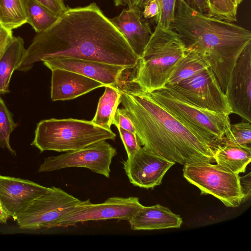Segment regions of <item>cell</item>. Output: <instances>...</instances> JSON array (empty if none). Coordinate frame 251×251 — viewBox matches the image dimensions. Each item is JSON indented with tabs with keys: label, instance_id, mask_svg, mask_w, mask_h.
Here are the masks:
<instances>
[{
	"label": "cell",
	"instance_id": "obj_1",
	"mask_svg": "<svg viewBox=\"0 0 251 251\" xmlns=\"http://www.w3.org/2000/svg\"><path fill=\"white\" fill-rule=\"evenodd\" d=\"M54 57L75 58L134 68L139 59L126 38L96 3L68 7L45 31L34 36L17 70Z\"/></svg>",
	"mask_w": 251,
	"mask_h": 251
},
{
	"label": "cell",
	"instance_id": "obj_2",
	"mask_svg": "<svg viewBox=\"0 0 251 251\" xmlns=\"http://www.w3.org/2000/svg\"><path fill=\"white\" fill-rule=\"evenodd\" d=\"M117 86L121 103L140 143L149 151L181 165L215 162L211 148L130 78Z\"/></svg>",
	"mask_w": 251,
	"mask_h": 251
},
{
	"label": "cell",
	"instance_id": "obj_3",
	"mask_svg": "<svg viewBox=\"0 0 251 251\" xmlns=\"http://www.w3.org/2000/svg\"><path fill=\"white\" fill-rule=\"evenodd\" d=\"M173 29L185 48L204 59L225 93L233 67L242 50L251 42L250 30L201 14L183 0H176Z\"/></svg>",
	"mask_w": 251,
	"mask_h": 251
},
{
	"label": "cell",
	"instance_id": "obj_4",
	"mask_svg": "<svg viewBox=\"0 0 251 251\" xmlns=\"http://www.w3.org/2000/svg\"><path fill=\"white\" fill-rule=\"evenodd\" d=\"M186 51L176 31L156 25L129 78L147 93L162 89Z\"/></svg>",
	"mask_w": 251,
	"mask_h": 251
},
{
	"label": "cell",
	"instance_id": "obj_5",
	"mask_svg": "<svg viewBox=\"0 0 251 251\" xmlns=\"http://www.w3.org/2000/svg\"><path fill=\"white\" fill-rule=\"evenodd\" d=\"M31 145L46 151L67 152L106 140L114 141L116 134L91 121L73 118H51L41 121L35 130Z\"/></svg>",
	"mask_w": 251,
	"mask_h": 251
},
{
	"label": "cell",
	"instance_id": "obj_6",
	"mask_svg": "<svg viewBox=\"0 0 251 251\" xmlns=\"http://www.w3.org/2000/svg\"><path fill=\"white\" fill-rule=\"evenodd\" d=\"M149 94L167 111L204 140L212 151L230 127L229 116L197 106L165 87Z\"/></svg>",
	"mask_w": 251,
	"mask_h": 251
},
{
	"label": "cell",
	"instance_id": "obj_7",
	"mask_svg": "<svg viewBox=\"0 0 251 251\" xmlns=\"http://www.w3.org/2000/svg\"><path fill=\"white\" fill-rule=\"evenodd\" d=\"M184 177L197 187L201 195H211L226 207H237L243 202L239 174L213 163L195 162L184 165Z\"/></svg>",
	"mask_w": 251,
	"mask_h": 251
},
{
	"label": "cell",
	"instance_id": "obj_8",
	"mask_svg": "<svg viewBox=\"0 0 251 251\" xmlns=\"http://www.w3.org/2000/svg\"><path fill=\"white\" fill-rule=\"evenodd\" d=\"M33 201L14 219L21 229L53 228L56 222L71 211L81 200L54 186Z\"/></svg>",
	"mask_w": 251,
	"mask_h": 251
},
{
	"label": "cell",
	"instance_id": "obj_9",
	"mask_svg": "<svg viewBox=\"0 0 251 251\" xmlns=\"http://www.w3.org/2000/svg\"><path fill=\"white\" fill-rule=\"evenodd\" d=\"M164 87L203 109L229 116L232 113L225 93L210 68L177 83Z\"/></svg>",
	"mask_w": 251,
	"mask_h": 251
},
{
	"label": "cell",
	"instance_id": "obj_10",
	"mask_svg": "<svg viewBox=\"0 0 251 251\" xmlns=\"http://www.w3.org/2000/svg\"><path fill=\"white\" fill-rule=\"evenodd\" d=\"M143 206L136 197H113L100 203H93L89 199L81 201L56 222L53 228L67 227L90 221L117 219L129 222Z\"/></svg>",
	"mask_w": 251,
	"mask_h": 251
},
{
	"label": "cell",
	"instance_id": "obj_11",
	"mask_svg": "<svg viewBox=\"0 0 251 251\" xmlns=\"http://www.w3.org/2000/svg\"><path fill=\"white\" fill-rule=\"evenodd\" d=\"M117 150L106 140L85 148L45 158L38 172H49L71 167H83L109 178L110 165Z\"/></svg>",
	"mask_w": 251,
	"mask_h": 251
},
{
	"label": "cell",
	"instance_id": "obj_12",
	"mask_svg": "<svg viewBox=\"0 0 251 251\" xmlns=\"http://www.w3.org/2000/svg\"><path fill=\"white\" fill-rule=\"evenodd\" d=\"M225 94L232 113L251 123V42L240 54L230 75Z\"/></svg>",
	"mask_w": 251,
	"mask_h": 251
},
{
	"label": "cell",
	"instance_id": "obj_13",
	"mask_svg": "<svg viewBox=\"0 0 251 251\" xmlns=\"http://www.w3.org/2000/svg\"><path fill=\"white\" fill-rule=\"evenodd\" d=\"M122 163L130 183L147 189L160 185L166 172L175 164L144 147Z\"/></svg>",
	"mask_w": 251,
	"mask_h": 251
},
{
	"label": "cell",
	"instance_id": "obj_14",
	"mask_svg": "<svg viewBox=\"0 0 251 251\" xmlns=\"http://www.w3.org/2000/svg\"><path fill=\"white\" fill-rule=\"evenodd\" d=\"M51 189L29 180L0 175V201L13 219L35 199Z\"/></svg>",
	"mask_w": 251,
	"mask_h": 251
},
{
	"label": "cell",
	"instance_id": "obj_15",
	"mask_svg": "<svg viewBox=\"0 0 251 251\" xmlns=\"http://www.w3.org/2000/svg\"><path fill=\"white\" fill-rule=\"evenodd\" d=\"M50 70L60 69L74 72L98 81L104 85L117 86L126 66L75 58L54 57L43 61Z\"/></svg>",
	"mask_w": 251,
	"mask_h": 251
},
{
	"label": "cell",
	"instance_id": "obj_16",
	"mask_svg": "<svg viewBox=\"0 0 251 251\" xmlns=\"http://www.w3.org/2000/svg\"><path fill=\"white\" fill-rule=\"evenodd\" d=\"M110 19L140 58L152 33L150 24L143 17L141 10L135 6L128 7Z\"/></svg>",
	"mask_w": 251,
	"mask_h": 251
},
{
	"label": "cell",
	"instance_id": "obj_17",
	"mask_svg": "<svg viewBox=\"0 0 251 251\" xmlns=\"http://www.w3.org/2000/svg\"><path fill=\"white\" fill-rule=\"evenodd\" d=\"M51 71L50 97L52 101L74 99L104 85L78 73L60 69Z\"/></svg>",
	"mask_w": 251,
	"mask_h": 251
},
{
	"label": "cell",
	"instance_id": "obj_18",
	"mask_svg": "<svg viewBox=\"0 0 251 251\" xmlns=\"http://www.w3.org/2000/svg\"><path fill=\"white\" fill-rule=\"evenodd\" d=\"M132 230L180 228L182 219L168 208L159 204L143 206L128 222Z\"/></svg>",
	"mask_w": 251,
	"mask_h": 251
},
{
	"label": "cell",
	"instance_id": "obj_19",
	"mask_svg": "<svg viewBox=\"0 0 251 251\" xmlns=\"http://www.w3.org/2000/svg\"><path fill=\"white\" fill-rule=\"evenodd\" d=\"M213 151L216 164L238 174L245 172L251 160L250 146L237 145L225 135L215 146Z\"/></svg>",
	"mask_w": 251,
	"mask_h": 251
},
{
	"label": "cell",
	"instance_id": "obj_20",
	"mask_svg": "<svg viewBox=\"0 0 251 251\" xmlns=\"http://www.w3.org/2000/svg\"><path fill=\"white\" fill-rule=\"evenodd\" d=\"M25 52L23 39L14 36L0 58V95L10 92L11 77L21 63Z\"/></svg>",
	"mask_w": 251,
	"mask_h": 251
},
{
	"label": "cell",
	"instance_id": "obj_21",
	"mask_svg": "<svg viewBox=\"0 0 251 251\" xmlns=\"http://www.w3.org/2000/svg\"><path fill=\"white\" fill-rule=\"evenodd\" d=\"M100 98L95 115L91 121L106 129H111L112 121L120 103V92L117 86L106 85Z\"/></svg>",
	"mask_w": 251,
	"mask_h": 251
},
{
	"label": "cell",
	"instance_id": "obj_22",
	"mask_svg": "<svg viewBox=\"0 0 251 251\" xmlns=\"http://www.w3.org/2000/svg\"><path fill=\"white\" fill-rule=\"evenodd\" d=\"M209 67L201 56L193 51L187 50L184 56L175 66L166 84L177 83Z\"/></svg>",
	"mask_w": 251,
	"mask_h": 251
},
{
	"label": "cell",
	"instance_id": "obj_23",
	"mask_svg": "<svg viewBox=\"0 0 251 251\" xmlns=\"http://www.w3.org/2000/svg\"><path fill=\"white\" fill-rule=\"evenodd\" d=\"M26 0H0V24L12 30L27 22Z\"/></svg>",
	"mask_w": 251,
	"mask_h": 251
},
{
	"label": "cell",
	"instance_id": "obj_24",
	"mask_svg": "<svg viewBox=\"0 0 251 251\" xmlns=\"http://www.w3.org/2000/svg\"><path fill=\"white\" fill-rule=\"evenodd\" d=\"M27 22L37 33L50 27L57 20L55 16L35 0H26Z\"/></svg>",
	"mask_w": 251,
	"mask_h": 251
},
{
	"label": "cell",
	"instance_id": "obj_25",
	"mask_svg": "<svg viewBox=\"0 0 251 251\" xmlns=\"http://www.w3.org/2000/svg\"><path fill=\"white\" fill-rule=\"evenodd\" d=\"M17 126L12 113L0 96V148L7 149L14 156L16 153L10 146V135Z\"/></svg>",
	"mask_w": 251,
	"mask_h": 251
},
{
	"label": "cell",
	"instance_id": "obj_26",
	"mask_svg": "<svg viewBox=\"0 0 251 251\" xmlns=\"http://www.w3.org/2000/svg\"><path fill=\"white\" fill-rule=\"evenodd\" d=\"M151 0H130L127 6H135L142 10L144 6ZM158 0L161 4V11L156 25L166 29H173L176 0Z\"/></svg>",
	"mask_w": 251,
	"mask_h": 251
},
{
	"label": "cell",
	"instance_id": "obj_27",
	"mask_svg": "<svg viewBox=\"0 0 251 251\" xmlns=\"http://www.w3.org/2000/svg\"><path fill=\"white\" fill-rule=\"evenodd\" d=\"M208 16L229 22L237 21V10L230 0H207Z\"/></svg>",
	"mask_w": 251,
	"mask_h": 251
},
{
	"label": "cell",
	"instance_id": "obj_28",
	"mask_svg": "<svg viewBox=\"0 0 251 251\" xmlns=\"http://www.w3.org/2000/svg\"><path fill=\"white\" fill-rule=\"evenodd\" d=\"M233 143L242 146H250L251 143V123L243 121L240 123L230 124L224 134Z\"/></svg>",
	"mask_w": 251,
	"mask_h": 251
},
{
	"label": "cell",
	"instance_id": "obj_29",
	"mask_svg": "<svg viewBox=\"0 0 251 251\" xmlns=\"http://www.w3.org/2000/svg\"><path fill=\"white\" fill-rule=\"evenodd\" d=\"M126 149L127 158L133 155L140 148L139 139L135 133L116 126Z\"/></svg>",
	"mask_w": 251,
	"mask_h": 251
},
{
	"label": "cell",
	"instance_id": "obj_30",
	"mask_svg": "<svg viewBox=\"0 0 251 251\" xmlns=\"http://www.w3.org/2000/svg\"><path fill=\"white\" fill-rule=\"evenodd\" d=\"M143 17L147 19H153L156 25L161 11V4L158 0H153L145 5L141 10Z\"/></svg>",
	"mask_w": 251,
	"mask_h": 251
},
{
	"label": "cell",
	"instance_id": "obj_31",
	"mask_svg": "<svg viewBox=\"0 0 251 251\" xmlns=\"http://www.w3.org/2000/svg\"><path fill=\"white\" fill-rule=\"evenodd\" d=\"M112 125H114L116 126H119L126 130L135 133L134 126L131 120L124 112L123 108H117L112 121Z\"/></svg>",
	"mask_w": 251,
	"mask_h": 251
},
{
	"label": "cell",
	"instance_id": "obj_32",
	"mask_svg": "<svg viewBox=\"0 0 251 251\" xmlns=\"http://www.w3.org/2000/svg\"><path fill=\"white\" fill-rule=\"evenodd\" d=\"M55 16L60 17L67 9L63 0H35Z\"/></svg>",
	"mask_w": 251,
	"mask_h": 251
},
{
	"label": "cell",
	"instance_id": "obj_33",
	"mask_svg": "<svg viewBox=\"0 0 251 251\" xmlns=\"http://www.w3.org/2000/svg\"><path fill=\"white\" fill-rule=\"evenodd\" d=\"M13 37L12 30L6 28L0 24V58Z\"/></svg>",
	"mask_w": 251,
	"mask_h": 251
},
{
	"label": "cell",
	"instance_id": "obj_34",
	"mask_svg": "<svg viewBox=\"0 0 251 251\" xmlns=\"http://www.w3.org/2000/svg\"><path fill=\"white\" fill-rule=\"evenodd\" d=\"M193 9L208 15L209 7L207 0H183Z\"/></svg>",
	"mask_w": 251,
	"mask_h": 251
},
{
	"label": "cell",
	"instance_id": "obj_35",
	"mask_svg": "<svg viewBox=\"0 0 251 251\" xmlns=\"http://www.w3.org/2000/svg\"><path fill=\"white\" fill-rule=\"evenodd\" d=\"M251 173L243 177L240 176V184L244 197L243 201L248 200L251 197Z\"/></svg>",
	"mask_w": 251,
	"mask_h": 251
},
{
	"label": "cell",
	"instance_id": "obj_36",
	"mask_svg": "<svg viewBox=\"0 0 251 251\" xmlns=\"http://www.w3.org/2000/svg\"><path fill=\"white\" fill-rule=\"evenodd\" d=\"M9 217V215L0 201V223L6 224Z\"/></svg>",
	"mask_w": 251,
	"mask_h": 251
},
{
	"label": "cell",
	"instance_id": "obj_37",
	"mask_svg": "<svg viewBox=\"0 0 251 251\" xmlns=\"http://www.w3.org/2000/svg\"><path fill=\"white\" fill-rule=\"evenodd\" d=\"M130 0H113L114 5L116 6H128Z\"/></svg>",
	"mask_w": 251,
	"mask_h": 251
},
{
	"label": "cell",
	"instance_id": "obj_38",
	"mask_svg": "<svg viewBox=\"0 0 251 251\" xmlns=\"http://www.w3.org/2000/svg\"><path fill=\"white\" fill-rule=\"evenodd\" d=\"M234 6L237 8L238 5L243 1V0H230Z\"/></svg>",
	"mask_w": 251,
	"mask_h": 251
},
{
	"label": "cell",
	"instance_id": "obj_39",
	"mask_svg": "<svg viewBox=\"0 0 251 251\" xmlns=\"http://www.w3.org/2000/svg\"></svg>",
	"mask_w": 251,
	"mask_h": 251
}]
</instances>
